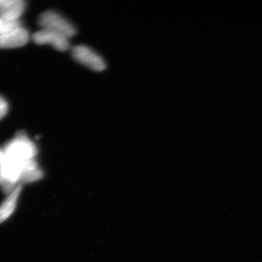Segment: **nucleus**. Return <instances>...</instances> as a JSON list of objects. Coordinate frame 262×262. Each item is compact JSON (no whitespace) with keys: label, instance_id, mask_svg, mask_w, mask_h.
I'll use <instances>...</instances> for the list:
<instances>
[{"label":"nucleus","instance_id":"f257e3e1","mask_svg":"<svg viewBox=\"0 0 262 262\" xmlns=\"http://www.w3.org/2000/svg\"><path fill=\"white\" fill-rule=\"evenodd\" d=\"M3 149L5 157L20 164L21 174L27 167L36 161L37 146L24 130L18 131L13 139L5 144Z\"/></svg>","mask_w":262,"mask_h":262},{"label":"nucleus","instance_id":"f03ea898","mask_svg":"<svg viewBox=\"0 0 262 262\" xmlns=\"http://www.w3.org/2000/svg\"><path fill=\"white\" fill-rule=\"evenodd\" d=\"M38 24L42 29L56 32L68 39L76 34L73 24L54 10H47L41 13L38 18Z\"/></svg>","mask_w":262,"mask_h":262},{"label":"nucleus","instance_id":"7ed1b4c3","mask_svg":"<svg viewBox=\"0 0 262 262\" xmlns=\"http://www.w3.org/2000/svg\"><path fill=\"white\" fill-rule=\"evenodd\" d=\"M72 54L76 61L91 70L101 72L106 68V63L102 57L88 46H75L72 49Z\"/></svg>","mask_w":262,"mask_h":262},{"label":"nucleus","instance_id":"20e7f679","mask_svg":"<svg viewBox=\"0 0 262 262\" xmlns=\"http://www.w3.org/2000/svg\"><path fill=\"white\" fill-rule=\"evenodd\" d=\"M32 39L37 45H51L57 51H66L70 47V39L46 29H41L34 33Z\"/></svg>","mask_w":262,"mask_h":262},{"label":"nucleus","instance_id":"39448f33","mask_svg":"<svg viewBox=\"0 0 262 262\" xmlns=\"http://www.w3.org/2000/svg\"><path fill=\"white\" fill-rule=\"evenodd\" d=\"M29 33L27 29L20 27L0 36V48L11 49L25 46L29 42Z\"/></svg>","mask_w":262,"mask_h":262},{"label":"nucleus","instance_id":"423d86ee","mask_svg":"<svg viewBox=\"0 0 262 262\" xmlns=\"http://www.w3.org/2000/svg\"><path fill=\"white\" fill-rule=\"evenodd\" d=\"M25 8L23 0H0V17L7 20H19Z\"/></svg>","mask_w":262,"mask_h":262},{"label":"nucleus","instance_id":"0eeeda50","mask_svg":"<svg viewBox=\"0 0 262 262\" xmlns=\"http://www.w3.org/2000/svg\"><path fill=\"white\" fill-rule=\"evenodd\" d=\"M21 189V185L19 184L11 192L9 193V195L2 203L0 206V223L6 220L14 211Z\"/></svg>","mask_w":262,"mask_h":262},{"label":"nucleus","instance_id":"6e6552de","mask_svg":"<svg viewBox=\"0 0 262 262\" xmlns=\"http://www.w3.org/2000/svg\"><path fill=\"white\" fill-rule=\"evenodd\" d=\"M20 20H10L0 17V36L21 27Z\"/></svg>","mask_w":262,"mask_h":262},{"label":"nucleus","instance_id":"1a4fd4ad","mask_svg":"<svg viewBox=\"0 0 262 262\" xmlns=\"http://www.w3.org/2000/svg\"><path fill=\"white\" fill-rule=\"evenodd\" d=\"M8 111V103L4 98L0 96V120L7 115Z\"/></svg>","mask_w":262,"mask_h":262},{"label":"nucleus","instance_id":"9d476101","mask_svg":"<svg viewBox=\"0 0 262 262\" xmlns=\"http://www.w3.org/2000/svg\"><path fill=\"white\" fill-rule=\"evenodd\" d=\"M3 149L0 147V185H1L2 179H3Z\"/></svg>","mask_w":262,"mask_h":262}]
</instances>
